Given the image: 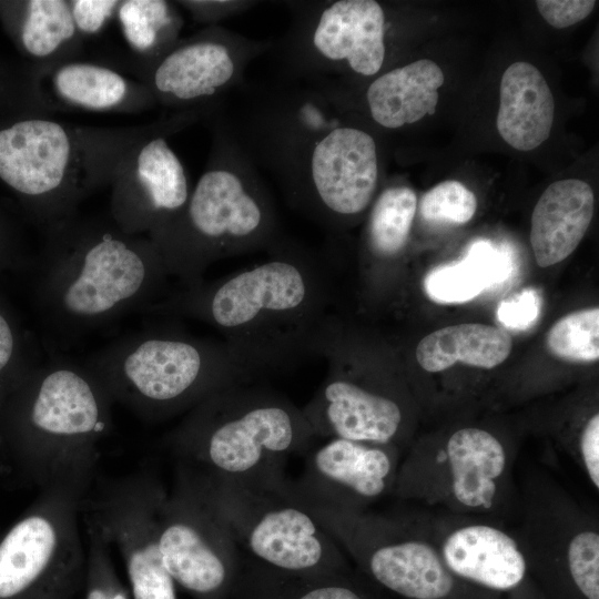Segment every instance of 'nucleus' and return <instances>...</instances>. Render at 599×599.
<instances>
[{"label": "nucleus", "instance_id": "obj_1", "mask_svg": "<svg viewBox=\"0 0 599 599\" xmlns=\"http://www.w3.org/2000/svg\"><path fill=\"white\" fill-rule=\"evenodd\" d=\"M335 81L276 70L231 91L204 120L224 131L287 203L328 231L363 214L379 182L375 136L343 118Z\"/></svg>", "mask_w": 599, "mask_h": 599}, {"label": "nucleus", "instance_id": "obj_2", "mask_svg": "<svg viewBox=\"0 0 599 599\" xmlns=\"http://www.w3.org/2000/svg\"><path fill=\"white\" fill-rule=\"evenodd\" d=\"M267 252L253 267L167 292L142 314L214 327L255 375L288 366L309 354L329 315L328 264L284 238Z\"/></svg>", "mask_w": 599, "mask_h": 599}, {"label": "nucleus", "instance_id": "obj_3", "mask_svg": "<svg viewBox=\"0 0 599 599\" xmlns=\"http://www.w3.org/2000/svg\"><path fill=\"white\" fill-rule=\"evenodd\" d=\"M45 230L38 300L53 339L72 343L167 293L170 275L148 235L78 214Z\"/></svg>", "mask_w": 599, "mask_h": 599}, {"label": "nucleus", "instance_id": "obj_4", "mask_svg": "<svg viewBox=\"0 0 599 599\" xmlns=\"http://www.w3.org/2000/svg\"><path fill=\"white\" fill-rule=\"evenodd\" d=\"M0 410V449L20 481L84 497L97 478L100 445L114 404L83 363L53 356L13 388Z\"/></svg>", "mask_w": 599, "mask_h": 599}, {"label": "nucleus", "instance_id": "obj_5", "mask_svg": "<svg viewBox=\"0 0 599 599\" xmlns=\"http://www.w3.org/2000/svg\"><path fill=\"white\" fill-rule=\"evenodd\" d=\"M201 120L171 112L150 123L100 128L31 116L0 129V180L26 197L45 227L78 214L80 203L110 186L125 156L143 140Z\"/></svg>", "mask_w": 599, "mask_h": 599}, {"label": "nucleus", "instance_id": "obj_6", "mask_svg": "<svg viewBox=\"0 0 599 599\" xmlns=\"http://www.w3.org/2000/svg\"><path fill=\"white\" fill-rule=\"evenodd\" d=\"M210 126L209 159L186 205L149 236L182 287L203 282L206 268L219 260L268 251L283 238L261 172L224 131Z\"/></svg>", "mask_w": 599, "mask_h": 599}, {"label": "nucleus", "instance_id": "obj_7", "mask_svg": "<svg viewBox=\"0 0 599 599\" xmlns=\"http://www.w3.org/2000/svg\"><path fill=\"white\" fill-rule=\"evenodd\" d=\"M316 438L302 408L248 383L215 392L165 436L179 463L215 478L263 486L285 480L288 456Z\"/></svg>", "mask_w": 599, "mask_h": 599}, {"label": "nucleus", "instance_id": "obj_8", "mask_svg": "<svg viewBox=\"0 0 599 599\" xmlns=\"http://www.w3.org/2000/svg\"><path fill=\"white\" fill-rule=\"evenodd\" d=\"M83 363L113 403L146 422L186 414L215 392L256 376L224 341L172 328L124 335Z\"/></svg>", "mask_w": 599, "mask_h": 599}, {"label": "nucleus", "instance_id": "obj_9", "mask_svg": "<svg viewBox=\"0 0 599 599\" xmlns=\"http://www.w3.org/2000/svg\"><path fill=\"white\" fill-rule=\"evenodd\" d=\"M238 550L280 570L307 572L339 560L341 547L285 488L224 480L179 463Z\"/></svg>", "mask_w": 599, "mask_h": 599}, {"label": "nucleus", "instance_id": "obj_10", "mask_svg": "<svg viewBox=\"0 0 599 599\" xmlns=\"http://www.w3.org/2000/svg\"><path fill=\"white\" fill-rule=\"evenodd\" d=\"M70 489L39 490L0 535V599H72L84 583L81 499Z\"/></svg>", "mask_w": 599, "mask_h": 599}, {"label": "nucleus", "instance_id": "obj_11", "mask_svg": "<svg viewBox=\"0 0 599 599\" xmlns=\"http://www.w3.org/2000/svg\"><path fill=\"white\" fill-rule=\"evenodd\" d=\"M166 493L156 470L144 466L116 478L97 477L81 499L82 522L119 551L132 599H176L159 544Z\"/></svg>", "mask_w": 599, "mask_h": 599}, {"label": "nucleus", "instance_id": "obj_12", "mask_svg": "<svg viewBox=\"0 0 599 599\" xmlns=\"http://www.w3.org/2000/svg\"><path fill=\"white\" fill-rule=\"evenodd\" d=\"M309 354L327 362L325 379L302 408L314 436L393 446L404 425L403 405L362 372L355 343L335 316L322 323Z\"/></svg>", "mask_w": 599, "mask_h": 599}, {"label": "nucleus", "instance_id": "obj_13", "mask_svg": "<svg viewBox=\"0 0 599 599\" xmlns=\"http://www.w3.org/2000/svg\"><path fill=\"white\" fill-rule=\"evenodd\" d=\"M271 42L250 39L217 24L179 39L141 74L155 103L202 120L246 78L248 65Z\"/></svg>", "mask_w": 599, "mask_h": 599}, {"label": "nucleus", "instance_id": "obj_14", "mask_svg": "<svg viewBox=\"0 0 599 599\" xmlns=\"http://www.w3.org/2000/svg\"><path fill=\"white\" fill-rule=\"evenodd\" d=\"M159 544L167 573L191 593L211 597L230 579L238 548L180 466L160 508Z\"/></svg>", "mask_w": 599, "mask_h": 599}, {"label": "nucleus", "instance_id": "obj_15", "mask_svg": "<svg viewBox=\"0 0 599 599\" xmlns=\"http://www.w3.org/2000/svg\"><path fill=\"white\" fill-rule=\"evenodd\" d=\"M175 133L164 131L143 140L115 172L110 184V217L123 232L150 236L186 205L192 187L169 143Z\"/></svg>", "mask_w": 599, "mask_h": 599}, {"label": "nucleus", "instance_id": "obj_16", "mask_svg": "<svg viewBox=\"0 0 599 599\" xmlns=\"http://www.w3.org/2000/svg\"><path fill=\"white\" fill-rule=\"evenodd\" d=\"M396 480V458L392 445H377L332 437L307 459L296 494L315 501L359 511L380 497Z\"/></svg>", "mask_w": 599, "mask_h": 599}, {"label": "nucleus", "instance_id": "obj_17", "mask_svg": "<svg viewBox=\"0 0 599 599\" xmlns=\"http://www.w3.org/2000/svg\"><path fill=\"white\" fill-rule=\"evenodd\" d=\"M31 98L40 112L135 113L156 105L148 85L103 62L72 58L35 63Z\"/></svg>", "mask_w": 599, "mask_h": 599}, {"label": "nucleus", "instance_id": "obj_18", "mask_svg": "<svg viewBox=\"0 0 599 599\" xmlns=\"http://www.w3.org/2000/svg\"><path fill=\"white\" fill-rule=\"evenodd\" d=\"M444 486L440 491L453 505L481 511L497 501L508 467L507 451L491 433L465 427L453 433L437 455Z\"/></svg>", "mask_w": 599, "mask_h": 599}, {"label": "nucleus", "instance_id": "obj_19", "mask_svg": "<svg viewBox=\"0 0 599 599\" xmlns=\"http://www.w3.org/2000/svg\"><path fill=\"white\" fill-rule=\"evenodd\" d=\"M438 550L451 573L489 589H512L526 575V559L516 540L490 525L460 526Z\"/></svg>", "mask_w": 599, "mask_h": 599}, {"label": "nucleus", "instance_id": "obj_20", "mask_svg": "<svg viewBox=\"0 0 599 599\" xmlns=\"http://www.w3.org/2000/svg\"><path fill=\"white\" fill-rule=\"evenodd\" d=\"M595 213L591 186L581 180L551 183L531 214L530 244L540 267L567 258L585 236Z\"/></svg>", "mask_w": 599, "mask_h": 599}, {"label": "nucleus", "instance_id": "obj_21", "mask_svg": "<svg viewBox=\"0 0 599 599\" xmlns=\"http://www.w3.org/2000/svg\"><path fill=\"white\" fill-rule=\"evenodd\" d=\"M555 101L542 73L532 64L518 61L504 72L499 87L497 131L519 151L541 145L550 135Z\"/></svg>", "mask_w": 599, "mask_h": 599}, {"label": "nucleus", "instance_id": "obj_22", "mask_svg": "<svg viewBox=\"0 0 599 599\" xmlns=\"http://www.w3.org/2000/svg\"><path fill=\"white\" fill-rule=\"evenodd\" d=\"M445 77L429 59H419L375 77L365 90V103L374 123L397 130L433 115Z\"/></svg>", "mask_w": 599, "mask_h": 599}, {"label": "nucleus", "instance_id": "obj_23", "mask_svg": "<svg viewBox=\"0 0 599 599\" xmlns=\"http://www.w3.org/2000/svg\"><path fill=\"white\" fill-rule=\"evenodd\" d=\"M512 348L511 336L502 328L466 323L443 327L419 341L415 357L418 365L437 373L456 363L493 368L507 359Z\"/></svg>", "mask_w": 599, "mask_h": 599}, {"label": "nucleus", "instance_id": "obj_24", "mask_svg": "<svg viewBox=\"0 0 599 599\" xmlns=\"http://www.w3.org/2000/svg\"><path fill=\"white\" fill-rule=\"evenodd\" d=\"M21 7L19 42L35 63L80 57L83 39L74 26L69 0H30Z\"/></svg>", "mask_w": 599, "mask_h": 599}, {"label": "nucleus", "instance_id": "obj_25", "mask_svg": "<svg viewBox=\"0 0 599 599\" xmlns=\"http://www.w3.org/2000/svg\"><path fill=\"white\" fill-rule=\"evenodd\" d=\"M115 19L129 49L140 58L141 73L180 38L176 4L164 0H121Z\"/></svg>", "mask_w": 599, "mask_h": 599}, {"label": "nucleus", "instance_id": "obj_26", "mask_svg": "<svg viewBox=\"0 0 599 599\" xmlns=\"http://www.w3.org/2000/svg\"><path fill=\"white\" fill-rule=\"evenodd\" d=\"M416 211L417 197L408 186H389L373 201L365 231V246L372 263L386 264L400 256Z\"/></svg>", "mask_w": 599, "mask_h": 599}, {"label": "nucleus", "instance_id": "obj_27", "mask_svg": "<svg viewBox=\"0 0 599 599\" xmlns=\"http://www.w3.org/2000/svg\"><path fill=\"white\" fill-rule=\"evenodd\" d=\"M548 349L569 362H596L599 357V308H583L557 321L546 337Z\"/></svg>", "mask_w": 599, "mask_h": 599}, {"label": "nucleus", "instance_id": "obj_28", "mask_svg": "<svg viewBox=\"0 0 599 599\" xmlns=\"http://www.w3.org/2000/svg\"><path fill=\"white\" fill-rule=\"evenodd\" d=\"M84 526L87 534L84 599H132L116 573L110 545L94 528Z\"/></svg>", "mask_w": 599, "mask_h": 599}, {"label": "nucleus", "instance_id": "obj_29", "mask_svg": "<svg viewBox=\"0 0 599 599\" xmlns=\"http://www.w3.org/2000/svg\"><path fill=\"white\" fill-rule=\"evenodd\" d=\"M426 295L438 304H458L474 300L487 287L477 268L466 258L430 271L424 281Z\"/></svg>", "mask_w": 599, "mask_h": 599}, {"label": "nucleus", "instance_id": "obj_30", "mask_svg": "<svg viewBox=\"0 0 599 599\" xmlns=\"http://www.w3.org/2000/svg\"><path fill=\"white\" fill-rule=\"evenodd\" d=\"M476 210V195L455 180L440 182L426 192L419 203L422 219L432 223L465 224Z\"/></svg>", "mask_w": 599, "mask_h": 599}, {"label": "nucleus", "instance_id": "obj_31", "mask_svg": "<svg viewBox=\"0 0 599 599\" xmlns=\"http://www.w3.org/2000/svg\"><path fill=\"white\" fill-rule=\"evenodd\" d=\"M570 576L587 599H599V534L593 529L576 532L566 548Z\"/></svg>", "mask_w": 599, "mask_h": 599}, {"label": "nucleus", "instance_id": "obj_32", "mask_svg": "<svg viewBox=\"0 0 599 599\" xmlns=\"http://www.w3.org/2000/svg\"><path fill=\"white\" fill-rule=\"evenodd\" d=\"M120 1L69 0L72 19L81 38L101 33L115 18Z\"/></svg>", "mask_w": 599, "mask_h": 599}, {"label": "nucleus", "instance_id": "obj_33", "mask_svg": "<svg viewBox=\"0 0 599 599\" xmlns=\"http://www.w3.org/2000/svg\"><path fill=\"white\" fill-rule=\"evenodd\" d=\"M465 258L481 274L488 288L504 283L511 273L509 256L489 242L474 243Z\"/></svg>", "mask_w": 599, "mask_h": 599}, {"label": "nucleus", "instance_id": "obj_34", "mask_svg": "<svg viewBox=\"0 0 599 599\" xmlns=\"http://www.w3.org/2000/svg\"><path fill=\"white\" fill-rule=\"evenodd\" d=\"M539 312V295L534 288H526L499 304L497 318L508 328L522 331L534 324Z\"/></svg>", "mask_w": 599, "mask_h": 599}, {"label": "nucleus", "instance_id": "obj_35", "mask_svg": "<svg viewBox=\"0 0 599 599\" xmlns=\"http://www.w3.org/2000/svg\"><path fill=\"white\" fill-rule=\"evenodd\" d=\"M540 16L554 28L565 29L586 19L595 9L593 0H538Z\"/></svg>", "mask_w": 599, "mask_h": 599}, {"label": "nucleus", "instance_id": "obj_36", "mask_svg": "<svg viewBox=\"0 0 599 599\" xmlns=\"http://www.w3.org/2000/svg\"><path fill=\"white\" fill-rule=\"evenodd\" d=\"M580 460L591 484L599 488V415L593 414L579 437Z\"/></svg>", "mask_w": 599, "mask_h": 599}, {"label": "nucleus", "instance_id": "obj_37", "mask_svg": "<svg viewBox=\"0 0 599 599\" xmlns=\"http://www.w3.org/2000/svg\"><path fill=\"white\" fill-rule=\"evenodd\" d=\"M199 22L215 26L216 21L246 9L250 1H179Z\"/></svg>", "mask_w": 599, "mask_h": 599}, {"label": "nucleus", "instance_id": "obj_38", "mask_svg": "<svg viewBox=\"0 0 599 599\" xmlns=\"http://www.w3.org/2000/svg\"><path fill=\"white\" fill-rule=\"evenodd\" d=\"M17 351V339L12 325L0 312V408L6 400L7 387L3 384L6 372L10 368Z\"/></svg>", "mask_w": 599, "mask_h": 599}, {"label": "nucleus", "instance_id": "obj_39", "mask_svg": "<svg viewBox=\"0 0 599 599\" xmlns=\"http://www.w3.org/2000/svg\"><path fill=\"white\" fill-rule=\"evenodd\" d=\"M297 599H363L352 589L337 586V585H324L311 589L300 596Z\"/></svg>", "mask_w": 599, "mask_h": 599}]
</instances>
